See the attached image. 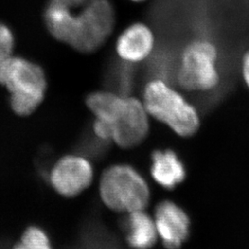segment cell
<instances>
[{"instance_id":"8","label":"cell","mask_w":249,"mask_h":249,"mask_svg":"<svg viewBox=\"0 0 249 249\" xmlns=\"http://www.w3.org/2000/svg\"><path fill=\"white\" fill-rule=\"evenodd\" d=\"M155 226L164 247L178 249L187 240L190 222L188 216L178 205L162 201L155 211Z\"/></svg>"},{"instance_id":"13","label":"cell","mask_w":249,"mask_h":249,"mask_svg":"<svg viewBox=\"0 0 249 249\" xmlns=\"http://www.w3.org/2000/svg\"><path fill=\"white\" fill-rule=\"evenodd\" d=\"M15 38L9 26L0 22V64L12 55Z\"/></svg>"},{"instance_id":"2","label":"cell","mask_w":249,"mask_h":249,"mask_svg":"<svg viewBox=\"0 0 249 249\" xmlns=\"http://www.w3.org/2000/svg\"><path fill=\"white\" fill-rule=\"evenodd\" d=\"M142 103L150 116L181 137L193 136L199 127L196 108L163 80H152L146 84Z\"/></svg>"},{"instance_id":"6","label":"cell","mask_w":249,"mask_h":249,"mask_svg":"<svg viewBox=\"0 0 249 249\" xmlns=\"http://www.w3.org/2000/svg\"><path fill=\"white\" fill-rule=\"evenodd\" d=\"M142 101L124 96L109 124L112 141L122 148H131L142 142L149 132V118Z\"/></svg>"},{"instance_id":"3","label":"cell","mask_w":249,"mask_h":249,"mask_svg":"<svg viewBox=\"0 0 249 249\" xmlns=\"http://www.w3.org/2000/svg\"><path fill=\"white\" fill-rule=\"evenodd\" d=\"M99 189L103 202L117 212L143 210L150 198L147 183L128 165H114L106 170L100 180Z\"/></svg>"},{"instance_id":"1","label":"cell","mask_w":249,"mask_h":249,"mask_svg":"<svg viewBox=\"0 0 249 249\" xmlns=\"http://www.w3.org/2000/svg\"><path fill=\"white\" fill-rule=\"evenodd\" d=\"M0 84L9 90L10 107L19 116L36 111L47 87L45 71L38 64L13 55L0 64Z\"/></svg>"},{"instance_id":"7","label":"cell","mask_w":249,"mask_h":249,"mask_svg":"<svg viewBox=\"0 0 249 249\" xmlns=\"http://www.w3.org/2000/svg\"><path fill=\"white\" fill-rule=\"evenodd\" d=\"M93 168L89 160L78 154H68L53 163L48 181L53 190L64 197L79 196L90 186Z\"/></svg>"},{"instance_id":"10","label":"cell","mask_w":249,"mask_h":249,"mask_svg":"<svg viewBox=\"0 0 249 249\" xmlns=\"http://www.w3.org/2000/svg\"><path fill=\"white\" fill-rule=\"evenodd\" d=\"M151 176L165 188H174L186 178L183 162L173 151H156L152 154Z\"/></svg>"},{"instance_id":"4","label":"cell","mask_w":249,"mask_h":249,"mask_svg":"<svg viewBox=\"0 0 249 249\" xmlns=\"http://www.w3.org/2000/svg\"><path fill=\"white\" fill-rule=\"evenodd\" d=\"M115 23V9L109 0H89L79 13L74 12L68 45L80 53L95 52L107 43Z\"/></svg>"},{"instance_id":"15","label":"cell","mask_w":249,"mask_h":249,"mask_svg":"<svg viewBox=\"0 0 249 249\" xmlns=\"http://www.w3.org/2000/svg\"><path fill=\"white\" fill-rule=\"evenodd\" d=\"M242 72L243 78L249 88V50L244 54L243 61H242Z\"/></svg>"},{"instance_id":"14","label":"cell","mask_w":249,"mask_h":249,"mask_svg":"<svg viewBox=\"0 0 249 249\" xmlns=\"http://www.w3.org/2000/svg\"><path fill=\"white\" fill-rule=\"evenodd\" d=\"M89 0H49V4L59 6L65 9H74L83 8Z\"/></svg>"},{"instance_id":"9","label":"cell","mask_w":249,"mask_h":249,"mask_svg":"<svg viewBox=\"0 0 249 249\" xmlns=\"http://www.w3.org/2000/svg\"><path fill=\"white\" fill-rule=\"evenodd\" d=\"M154 43L155 39L151 28L137 22L124 29L117 38L116 53L125 62H141L151 54Z\"/></svg>"},{"instance_id":"16","label":"cell","mask_w":249,"mask_h":249,"mask_svg":"<svg viewBox=\"0 0 249 249\" xmlns=\"http://www.w3.org/2000/svg\"><path fill=\"white\" fill-rule=\"evenodd\" d=\"M134 2H142V1H145V0H132Z\"/></svg>"},{"instance_id":"12","label":"cell","mask_w":249,"mask_h":249,"mask_svg":"<svg viewBox=\"0 0 249 249\" xmlns=\"http://www.w3.org/2000/svg\"><path fill=\"white\" fill-rule=\"evenodd\" d=\"M12 249H53V246L44 229L29 226Z\"/></svg>"},{"instance_id":"5","label":"cell","mask_w":249,"mask_h":249,"mask_svg":"<svg viewBox=\"0 0 249 249\" xmlns=\"http://www.w3.org/2000/svg\"><path fill=\"white\" fill-rule=\"evenodd\" d=\"M218 51L208 40L192 41L184 48L177 80L181 88L189 91H209L220 82L217 70Z\"/></svg>"},{"instance_id":"11","label":"cell","mask_w":249,"mask_h":249,"mask_svg":"<svg viewBox=\"0 0 249 249\" xmlns=\"http://www.w3.org/2000/svg\"><path fill=\"white\" fill-rule=\"evenodd\" d=\"M124 227L127 242L134 249H151L157 240L155 223L143 210L129 213Z\"/></svg>"}]
</instances>
